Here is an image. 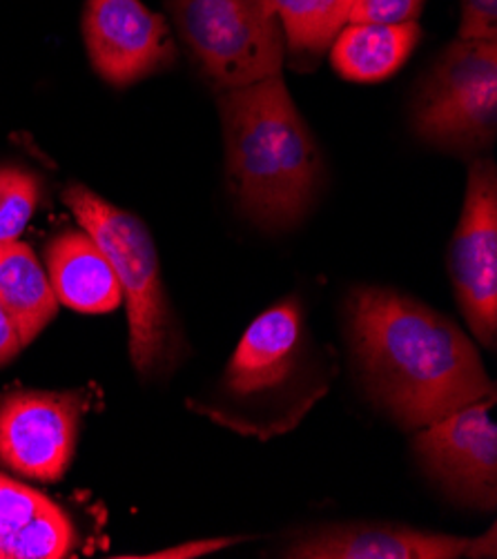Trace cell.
I'll use <instances>...</instances> for the list:
<instances>
[{
    "instance_id": "8",
    "label": "cell",
    "mask_w": 497,
    "mask_h": 559,
    "mask_svg": "<svg viewBox=\"0 0 497 559\" xmlns=\"http://www.w3.org/2000/svg\"><path fill=\"white\" fill-rule=\"evenodd\" d=\"M83 38L96 74L117 87L152 76L175 61L168 21L141 0H87Z\"/></svg>"
},
{
    "instance_id": "12",
    "label": "cell",
    "mask_w": 497,
    "mask_h": 559,
    "mask_svg": "<svg viewBox=\"0 0 497 559\" xmlns=\"http://www.w3.org/2000/svg\"><path fill=\"white\" fill-rule=\"evenodd\" d=\"M74 546L76 531L61 507L0 475V559H63Z\"/></svg>"
},
{
    "instance_id": "6",
    "label": "cell",
    "mask_w": 497,
    "mask_h": 559,
    "mask_svg": "<svg viewBox=\"0 0 497 559\" xmlns=\"http://www.w3.org/2000/svg\"><path fill=\"white\" fill-rule=\"evenodd\" d=\"M453 288L475 337L495 348L497 337V170L475 160L469 170L464 210L449 250Z\"/></svg>"
},
{
    "instance_id": "3",
    "label": "cell",
    "mask_w": 497,
    "mask_h": 559,
    "mask_svg": "<svg viewBox=\"0 0 497 559\" xmlns=\"http://www.w3.org/2000/svg\"><path fill=\"white\" fill-rule=\"evenodd\" d=\"M81 228L113 265L128 299L130 359L141 377L154 374L173 355V319L165 299L154 241L143 223L85 186L63 192Z\"/></svg>"
},
{
    "instance_id": "7",
    "label": "cell",
    "mask_w": 497,
    "mask_h": 559,
    "mask_svg": "<svg viewBox=\"0 0 497 559\" xmlns=\"http://www.w3.org/2000/svg\"><path fill=\"white\" fill-rule=\"evenodd\" d=\"M495 397L469 404L419 428L413 449L451 495L480 509L497 501Z\"/></svg>"
},
{
    "instance_id": "10",
    "label": "cell",
    "mask_w": 497,
    "mask_h": 559,
    "mask_svg": "<svg viewBox=\"0 0 497 559\" xmlns=\"http://www.w3.org/2000/svg\"><path fill=\"white\" fill-rule=\"evenodd\" d=\"M301 334V308L297 301H284L255 319L228 364L224 377L228 393L239 400H252L284 385L297 366Z\"/></svg>"
},
{
    "instance_id": "9",
    "label": "cell",
    "mask_w": 497,
    "mask_h": 559,
    "mask_svg": "<svg viewBox=\"0 0 497 559\" xmlns=\"http://www.w3.org/2000/svg\"><path fill=\"white\" fill-rule=\"evenodd\" d=\"M83 402L74 393H14L0 404V460L40 481L68 471Z\"/></svg>"
},
{
    "instance_id": "11",
    "label": "cell",
    "mask_w": 497,
    "mask_h": 559,
    "mask_svg": "<svg viewBox=\"0 0 497 559\" xmlns=\"http://www.w3.org/2000/svg\"><path fill=\"white\" fill-rule=\"evenodd\" d=\"M471 539L422 533L389 524H348L321 528L286 550L304 559H455L469 552Z\"/></svg>"
},
{
    "instance_id": "4",
    "label": "cell",
    "mask_w": 497,
    "mask_h": 559,
    "mask_svg": "<svg viewBox=\"0 0 497 559\" xmlns=\"http://www.w3.org/2000/svg\"><path fill=\"white\" fill-rule=\"evenodd\" d=\"M168 12L218 92L282 76L286 38L270 0H168Z\"/></svg>"
},
{
    "instance_id": "16",
    "label": "cell",
    "mask_w": 497,
    "mask_h": 559,
    "mask_svg": "<svg viewBox=\"0 0 497 559\" xmlns=\"http://www.w3.org/2000/svg\"><path fill=\"white\" fill-rule=\"evenodd\" d=\"M286 49L295 59L317 61L348 23L353 0H270Z\"/></svg>"
},
{
    "instance_id": "2",
    "label": "cell",
    "mask_w": 497,
    "mask_h": 559,
    "mask_svg": "<svg viewBox=\"0 0 497 559\" xmlns=\"http://www.w3.org/2000/svg\"><path fill=\"white\" fill-rule=\"evenodd\" d=\"M216 100L239 207L261 228L295 226L319 192L323 165L284 79L224 90Z\"/></svg>"
},
{
    "instance_id": "14",
    "label": "cell",
    "mask_w": 497,
    "mask_h": 559,
    "mask_svg": "<svg viewBox=\"0 0 497 559\" xmlns=\"http://www.w3.org/2000/svg\"><path fill=\"white\" fill-rule=\"evenodd\" d=\"M422 29L415 23H346L333 40L330 61L340 76L355 83H379L393 76L417 47Z\"/></svg>"
},
{
    "instance_id": "17",
    "label": "cell",
    "mask_w": 497,
    "mask_h": 559,
    "mask_svg": "<svg viewBox=\"0 0 497 559\" xmlns=\"http://www.w3.org/2000/svg\"><path fill=\"white\" fill-rule=\"evenodd\" d=\"M38 179L21 167H0V243L16 241L38 205Z\"/></svg>"
},
{
    "instance_id": "5",
    "label": "cell",
    "mask_w": 497,
    "mask_h": 559,
    "mask_svg": "<svg viewBox=\"0 0 497 559\" xmlns=\"http://www.w3.org/2000/svg\"><path fill=\"white\" fill-rule=\"evenodd\" d=\"M413 130L426 143L473 154L497 132V40L458 38L439 56L413 103Z\"/></svg>"
},
{
    "instance_id": "18",
    "label": "cell",
    "mask_w": 497,
    "mask_h": 559,
    "mask_svg": "<svg viewBox=\"0 0 497 559\" xmlns=\"http://www.w3.org/2000/svg\"><path fill=\"white\" fill-rule=\"evenodd\" d=\"M422 8L424 0H353L348 23H415Z\"/></svg>"
},
{
    "instance_id": "1",
    "label": "cell",
    "mask_w": 497,
    "mask_h": 559,
    "mask_svg": "<svg viewBox=\"0 0 497 559\" xmlns=\"http://www.w3.org/2000/svg\"><path fill=\"white\" fill-rule=\"evenodd\" d=\"M346 310L368 393L404 428L495 397L477 350L451 319L383 288L355 290Z\"/></svg>"
},
{
    "instance_id": "19",
    "label": "cell",
    "mask_w": 497,
    "mask_h": 559,
    "mask_svg": "<svg viewBox=\"0 0 497 559\" xmlns=\"http://www.w3.org/2000/svg\"><path fill=\"white\" fill-rule=\"evenodd\" d=\"M460 36L466 40H497V0H460Z\"/></svg>"
},
{
    "instance_id": "13",
    "label": "cell",
    "mask_w": 497,
    "mask_h": 559,
    "mask_svg": "<svg viewBox=\"0 0 497 559\" xmlns=\"http://www.w3.org/2000/svg\"><path fill=\"white\" fill-rule=\"evenodd\" d=\"M45 257L49 284L63 306L85 314L113 312L121 306L119 278L85 230L59 235Z\"/></svg>"
},
{
    "instance_id": "15",
    "label": "cell",
    "mask_w": 497,
    "mask_h": 559,
    "mask_svg": "<svg viewBox=\"0 0 497 559\" xmlns=\"http://www.w3.org/2000/svg\"><path fill=\"white\" fill-rule=\"evenodd\" d=\"M0 301L16 321L25 346L38 337L59 310L47 272L32 248L19 239L0 246Z\"/></svg>"
},
{
    "instance_id": "20",
    "label": "cell",
    "mask_w": 497,
    "mask_h": 559,
    "mask_svg": "<svg viewBox=\"0 0 497 559\" xmlns=\"http://www.w3.org/2000/svg\"><path fill=\"white\" fill-rule=\"evenodd\" d=\"M239 539L237 537H226V539H199V542H188L184 546H175L168 550H158L152 555H143L147 559H192V557H201V555H210L214 550L235 546Z\"/></svg>"
},
{
    "instance_id": "21",
    "label": "cell",
    "mask_w": 497,
    "mask_h": 559,
    "mask_svg": "<svg viewBox=\"0 0 497 559\" xmlns=\"http://www.w3.org/2000/svg\"><path fill=\"white\" fill-rule=\"evenodd\" d=\"M23 348L25 342L21 337V330L12 319L10 310L5 308V304L0 301V366L10 364Z\"/></svg>"
},
{
    "instance_id": "22",
    "label": "cell",
    "mask_w": 497,
    "mask_h": 559,
    "mask_svg": "<svg viewBox=\"0 0 497 559\" xmlns=\"http://www.w3.org/2000/svg\"><path fill=\"white\" fill-rule=\"evenodd\" d=\"M0 246H3V243H0Z\"/></svg>"
}]
</instances>
